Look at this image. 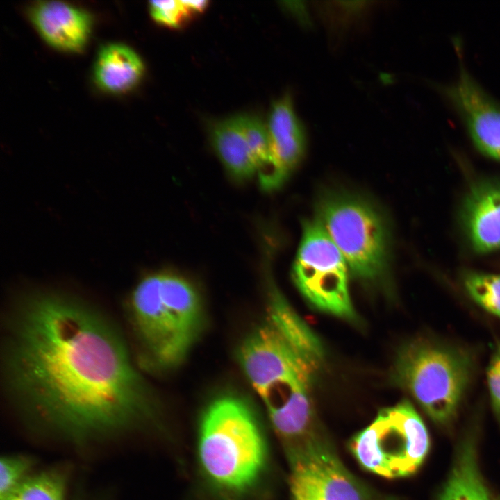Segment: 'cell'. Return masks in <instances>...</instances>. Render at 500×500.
<instances>
[{
	"label": "cell",
	"mask_w": 500,
	"mask_h": 500,
	"mask_svg": "<svg viewBox=\"0 0 500 500\" xmlns=\"http://www.w3.org/2000/svg\"><path fill=\"white\" fill-rule=\"evenodd\" d=\"M4 361L16 404L72 434L127 428L149 411L147 390L120 335L99 312L66 294L39 291L19 300Z\"/></svg>",
	"instance_id": "obj_1"
},
{
	"label": "cell",
	"mask_w": 500,
	"mask_h": 500,
	"mask_svg": "<svg viewBox=\"0 0 500 500\" xmlns=\"http://www.w3.org/2000/svg\"><path fill=\"white\" fill-rule=\"evenodd\" d=\"M197 457L207 481L222 492L241 494L255 485L265 471L267 448L247 403L232 395L210 403L200 419Z\"/></svg>",
	"instance_id": "obj_2"
},
{
	"label": "cell",
	"mask_w": 500,
	"mask_h": 500,
	"mask_svg": "<svg viewBox=\"0 0 500 500\" xmlns=\"http://www.w3.org/2000/svg\"><path fill=\"white\" fill-rule=\"evenodd\" d=\"M134 330L151 362L160 368L181 363L202 325L199 294L187 279L169 272L143 277L128 299Z\"/></svg>",
	"instance_id": "obj_3"
},
{
	"label": "cell",
	"mask_w": 500,
	"mask_h": 500,
	"mask_svg": "<svg viewBox=\"0 0 500 500\" xmlns=\"http://www.w3.org/2000/svg\"><path fill=\"white\" fill-rule=\"evenodd\" d=\"M322 357V345L310 332L269 318L239 352L241 367L264 406L310 388Z\"/></svg>",
	"instance_id": "obj_4"
},
{
	"label": "cell",
	"mask_w": 500,
	"mask_h": 500,
	"mask_svg": "<svg viewBox=\"0 0 500 500\" xmlns=\"http://www.w3.org/2000/svg\"><path fill=\"white\" fill-rule=\"evenodd\" d=\"M394 378L436 424L456 417L470 383L473 360L465 350L428 339L400 350Z\"/></svg>",
	"instance_id": "obj_5"
},
{
	"label": "cell",
	"mask_w": 500,
	"mask_h": 500,
	"mask_svg": "<svg viewBox=\"0 0 500 500\" xmlns=\"http://www.w3.org/2000/svg\"><path fill=\"white\" fill-rule=\"evenodd\" d=\"M351 450L366 470L388 478L412 475L430 446L426 427L413 406L403 400L381 410L351 442Z\"/></svg>",
	"instance_id": "obj_6"
},
{
	"label": "cell",
	"mask_w": 500,
	"mask_h": 500,
	"mask_svg": "<svg viewBox=\"0 0 500 500\" xmlns=\"http://www.w3.org/2000/svg\"><path fill=\"white\" fill-rule=\"evenodd\" d=\"M317 218L342 253L356 277L373 281L388 267L387 228L370 203L349 195H334L320 204Z\"/></svg>",
	"instance_id": "obj_7"
},
{
	"label": "cell",
	"mask_w": 500,
	"mask_h": 500,
	"mask_svg": "<svg viewBox=\"0 0 500 500\" xmlns=\"http://www.w3.org/2000/svg\"><path fill=\"white\" fill-rule=\"evenodd\" d=\"M349 267L319 220L307 221L292 267L300 292L318 309L355 317L348 287Z\"/></svg>",
	"instance_id": "obj_8"
},
{
	"label": "cell",
	"mask_w": 500,
	"mask_h": 500,
	"mask_svg": "<svg viewBox=\"0 0 500 500\" xmlns=\"http://www.w3.org/2000/svg\"><path fill=\"white\" fill-rule=\"evenodd\" d=\"M291 500H365L333 451L310 436L289 448Z\"/></svg>",
	"instance_id": "obj_9"
},
{
	"label": "cell",
	"mask_w": 500,
	"mask_h": 500,
	"mask_svg": "<svg viewBox=\"0 0 500 500\" xmlns=\"http://www.w3.org/2000/svg\"><path fill=\"white\" fill-rule=\"evenodd\" d=\"M476 148L500 162V102L489 95L462 65L458 78L442 88Z\"/></svg>",
	"instance_id": "obj_10"
},
{
	"label": "cell",
	"mask_w": 500,
	"mask_h": 500,
	"mask_svg": "<svg viewBox=\"0 0 500 500\" xmlns=\"http://www.w3.org/2000/svg\"><path fill=\"white\" fill-rule=\"evenodd\" d=\"M29 17L40 36L58 50L78 52L88 41L92 19L79 8L62 1H38L31 7Z\"/></svg>",
	"instance_id": "obj_11"
},
{
	"label": "cell",
	"mask_w": 500,
	"mask_h": 500,
	"mask_svg": "<svg viewBox=\"0 0 500 500\" xmlns=\"http://www.w3.org/2000/svg\"><path fill=\"white\" fill-rule=\"evenodd\" d=\"M267 124L276 181L280 187L303 157V128L286 96L276 101Z\"/></svg>",
	"instance_id": "obj_12"
},
{
	"label": "cell",
	"mask_w": 500,
	"mask_h": 500,
	"mask_svg": "<svg viewBox=\"0 0 500 500\" xmlns=\"http://www.w3.org/2000/svg\"><path fill=\"white\" fill-rule=\"evenodd\" d=\"M463 221L474 249L485 253L500 249V185L481 183L467 196Z\"/></svg>",
	"instance_id": "obj_13"
},
{
	"label": "cell",
	"mask_w": 500,
	"mask_h": 500,
	"mask_svg": "<svg viewBox=\"0 0 500 500\" xmlns=\"http://www.w3.org/2000/svg\"><path fill=\"white\" fill-rule=\"evenodd\" d=\"M93 73L99 88L110 93H123L139 83L144 73V65L140 56L129 47L111 43L99 51Z\"/></svg>",
	"instance_id": "obj_14"
},
{
	"label": "cell",
	"mask_w": 500,
	"mask_h": 500,
	"mask_svg": "<svg viewBox=\"0 0 500 500\" xmlns=\"http://www.w3.org/2000/svg\"><path fill=\"white\" fill-rule=\"evenodd\" d=\"M211 141L217 156L234 179L244 181L256 174V165L238 116L215 124Z\"/></svg>",
	"instance_id": "obj_15"
},
{
	"label": "cell",
	"mask_w": 500,
	"mask_h": 500,
	"mask_svg": "<svg viewBox=\"0 0 500 500\" xmlns=\"http://www.w3.org/2000/svg\"><path fill=\"white\" fill-rule=\"evenodd\" d=\"M438 500H493L480 473L471 442L464 443L458 451Z\"/></svg>",
	"instance_id": "obj_16"
},
{
	"label": "cell",
	"mask_w": 500,
	"mask_h": 500,
	"mask_svg": "<svg viewBox=\"0 0 500 500\" xmlns=\"http://www.w3.org/2000/svg\"><path fill=\"white\" fill-rule=\"evenodd\" d=\"M65 485L56 473L24 478L6 500H64Z\"/></svg>",
	"instance_id": "obj_17"
},
{
	"label": "cell",
	"mask_w": 500,
	"mask_h": 500,
	"mask_svg": "<svg viewBox=\"0 0 500 500\" xmlns=\"http://www.w3.org/2000/svg\"><path fill=\"white\" fill-rule=\"evenodd\" d=\"M463 285L471 298L485 310L500 319V275L468 272Z\"/></svg>",
	"instance_id": "obj_18"
},
{
	"label": "cell",
	"mask_w": 500,
	"mask_h": 500,
	"mask_svg": "<svg viewBox=\"0 0 500 500\" xmlns=\"http://www.w3.org/2000/svg\"><path fill=\"white\" fill-rule=\"evenodd\" d=\"M30 461L22 456H4L0 461V500H6L24 478Z\"/></svg>",
	"instance_id": "obj_19"
},
{
	"label": "cell",
	"mask_w": 500,
	"mask_h": 500,
	"mask_svg": "<svg viewBox=\"0 0 500 500\" xmlns=\"http://www.w3.org/2000/svg\"><path fill=\"white\" fill-rule=\"evenodd\" d=\"M149 6L152 18L168 26L176 27L190 15L183 1H152Z\"/></svg>",
	"instance_id": "obj_20"
},
{
	"label": "cell",
	"mask_w": 500,
	"mask_h": 500,
	"mask_svg": "<svg viewBox=\"0 0 500 500\" xmlns=\"http://www.w3.org/2000/svg\"><path fill=\"white\" fill-rule=\"evenodd\" d=\"M487 381L492 407L500 424V342H498L491 355L487 370Z\"/></svg>",
	"instance_id": "obj_21"
},
{
	"label": "cell",
	"mask_w": 500,
	"mask_h": 500,
	"mask_svg": "<svg viewBox=\"0 0 500 500\" xmlns=\"http://www.w3.org/2000/svg\"><path fill=\"white\" fill-rule=\"evenodd\" d=\"M183 4L188 10L190 15L195 12L203 10L207 6V1H183Z\"/></svg>",
	"instance_id": "obj_22"
}]
</instances>
